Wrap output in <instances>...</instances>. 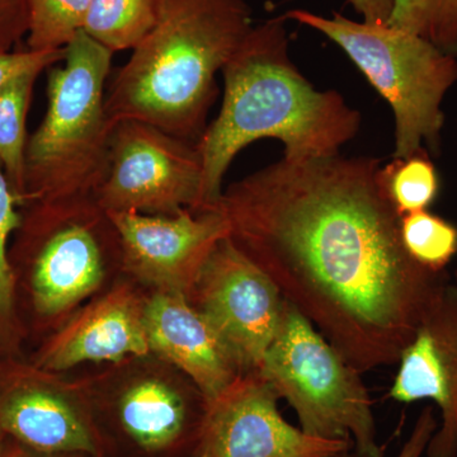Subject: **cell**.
I'll use <instances>...</instances> for the list:
<instances>
[{
	"instance_id": "obj_1",
	"label": "cell",
	"mask_w": 457,
	"mask_h": 457,
	"mask_svg": "<svg viewBox=\"0 0 457 457\" xmlns=\"http://www.w3.org/2000/svg\"><path fill=\"white\" fill-rule=\"evenodd\" d=\"M215 207L228 239L361 374L398 363L449 282L405 251L371 156L282 158Z\"/></svg>"
},
{
	"instance_id": "obj_2",
	"label": "cell",
	"mask_w": 457,
	"mask_h": 457,
	"mask_svg": "<svg viewBox=\"0 0 457 457\" xmlns=\"http://www.w3.org/2000/svg\"><path fill=\"white\" fill-rule=\"evenodd\" d=\"M286 22L282 14L254 26L222 69L220 111L197 143L203 210L218 204L228 167L249 144L278 140L282 158L305 161L341 154L359 134V111L337 90L314 88L294 64Z\"/></svg>"
},
{
	"instance_id": "obj_3",
	"label": "cell",
	"mask_w": 457,
	"mask_h": 457,
	"mask_svg": "<svg viewBox=\"0 0 457 457\" xmlns=\"http://www.w3.org/2000/svg\"><path fill=\"white\" fill-rule=\"evenodd\" d=\"M253 27L245 0H159L155 25L107 84L111 129L135 120L197 144L216 75Z\"/></svg>"
},
{
	"instance_id": "obj_4",
	"label": "cell",
	"mask_w": 457,
	"mask_h": 457,
	"mask_svg": "<svg viewBox=\"0 0 457 457\" xmlns=\"http://www.w3.org/2000/svg\"><path fill=\"white\" fill-rule=\"evenodd\" d=\"M9 246L18 294L33 329L47 337L80 306L122 278V249L110 213L95 196L22 207Z\"/></svg>"
},
{
	"instance_id": "obj_5",
	"label": "cell",
	"mask_w": 457,
	"mask_h": 457,
	"mask_svg": "<svg viewBox=\"0 0 457 457\" xmlns=\"http://www.w3.org/2000/svg\"><path fill=\"white\" fill-rule=\"evenodd\" d=\"M112 56L82 29L65 47L64 65L51 69L46 113L27 141L25 204L95 196L112 131L104 104Z\"/></svg>"
},
{
	"instance_id": "obj_6",
	"label": "cell",
	"mask_w": 457,
	"mask_h": 457,
	"mask_svg": "<svg viewBox=\"0 0 457 457\" xmlns=\"http://www.w3.org/2000/svg\"><path fill=\"white\" fill-rule=\"evenodd\" d=\"M284 17L326 36L392 107L393 159L441 153L442 104L457 83V57L432 42L390 25L353 21L333 12L326 17L291 9Z\"/></svg>"
},
{
	"instance_id": "obj_7",
	"label": "cell",
	"mask_w": 457,
	"mask_h": 457,
	"mask_svg": "<svg viewBox=\"0 0 457 457\" xmlns=\"http://www.w3.org/2000/svg\"><path fill=\"white\" fill-rule=\"evenodd\" d=\"M257 372L294 409L303 432L351 441L361 457H384L362 374L286 300L278 332Z\"/></svg>"
},
{
	"instance_id": "obj_8",
	"label": "cell",
	"mask_w": 457,
	"mask_h": 457,
	"mask_svg": "<svg viewBox=\"0 0 457 457\" xmlns=\"http://www.w3.org/2000/svg\"><path fill=\"white\" fill-rule=\"evenodd\" d=\"M78 376L110 457H192L207 400L191 378L153 353Z\"/></svg>"
},
{
	"instance_id": "obj_9",
	"label": "cell",
	"mask_w": 457,
	"mask_h": 457,
	"mask_svg": "<svg viewBox=\"0 0 457 457\" xmlns=\"http://www.w3.org/2000/svg\"><path fill=\"white\" fill-rule=\"evenodd\" d=\"M203 179L197 144L123 120L111 131L107 170L95 198L107 212H201Z\"/></svg>"
},
{
	"instance_id": "obj_10",
	"label": "cell",
	"mask_w": 457,
	"mask_h": 457,
	"mask_svg": "<svg viewBox=\"0 0 457 457\" xmlns=\"http://www.w3.org/2000/svg\"><path fill=\"white\" fill-rule=\"evenodd\" d=\"M0 429L37 453L110 457L79 378L20 359L2 361Z\"/></svg>"
},
{
	"instance_id": "obj_11",
	"label": "cell",
	"mask_w": 457,
	"mask_h": 457,
	"mask_svg": "<svg viewBox=\"0 0 457 457\" xmlns=\"http://www.w3.org/2000/svg\"><path fill=\"white\" fill-rule=\"evenodd\" d=\"M187 300L227 343L243 371H257L278 332L285 297L228 237L213 248Z\"/></svg>"
},
{
	"instance_id": "obj_12",
	"label": "cell",
	"mask_w": 457,
	"mask_h": 457,
	"mask_svg": "<svg viewBox=\"0 0 457 457\" xmlns=\"http://www.w3.org/2000/svg\"><path fill=\"white\" fill-rule=\"evenodd\" d=\"M278 396L257 371L246 372L207 402L192 457H333L351 441L314 437L284 420Z\"/></svg>"
},
{
	"instance_id": "obj_13",
	"label": "cell",
	"mask_w": 457,
	"mask_h": 457,
	"mask_svg": "<svg viewBox=\"0 0 457 457\" xmlns=\"http://www.w3.org/2000/svg\"><path fill=\"white\" fill-rule=\"evenodd\" d=\"M108 213L121 240L123 275L158 293L187 297L213 248L228 234L218 207L173 215Z\"/></svg>"
},
{
	"instance_id": "obj_14",
	"label": "cell",
	"mask_w": 457,
	"mask_h": 457,
	"mask_svg": "<svg viewBox=\"0 0 457 457\" xmlns=\"http://www.w3.org/2000/svg\"><path fill=\"white\" fill-rule=\"evenodd\" d=\"M149 293L123 275L45 337L31 362L65 374L86 363H113L150 353L145 328Z\"/></svg>"
},
{
	"instance_id": "obj_15",
	"label": "cell",
	"mask_w": 457,
	"mask_h": 457,
	"mask_svg": "<svg viewBox=\"0 0 457 457\" xmlns=\"http://www.w3.org/2000/svg\"><path fill=\"white\" fill-rule=\"evenodd\" d=\"M389 396L405 404L435 403L441 420L425 455L457 457V296L451 281L400 354Z\"/></svg>"
},
{
	"instance_id": "obj_16",
	"label": "cell",
	"mask_w": 457,
	"mask_h": 457,
	"mask_svg": "<svg viewBox=\"0 0 457 457\" xmlns=\"http://www.w3.org/2000/svg\"><path fill=\"white\" fill-rule=\"evenodd\" d=\"M145 328L150 353L191 378L207 402L246 374L227 343L183 295L150 291Z\"/></svg>"
},
{
	"instance_id": "obj_17",
	"label": "cell",
	"mask_w": 457,
	"mask_h": 457,
	"mask_svg": "<svg viewBox=\"0 0 457 457\" xmlns=\"http://www.w3.org/2000/svg\"><path fill=\"white\" fill-rule=\"evenodd\" d=\"M22 210L0 163V361L20 359L27 335L18 309L17 285L9 245L20 228Z\"/></svg>"
},
{
	"instance_id": "obj_18",
	"label": "cell",
	"mask_w": 457,
	"mask_h": 457,
	"mask_svg": "<svg viewBox=\"0 0 457 457\" xmlns=\"http://www.w3.org/2000/svg\"><path fill=\"white\" fill-rule=\"evenodd\" d=\"M42 71H29L0 89V163L22 209L26 200L27 114Z\"/></svg>"
},
{
	"instance_id": "obj_19",
	"label": "cell",
	"mask_w": 457,
	"mask_h": 457,
	"mask_svg": "<svg viewBox=\"0 0 457 457\" xmlns=\"http://www.w3.org/2000/svg\"><path fill=\"white\" fill-rule=\"evenodd\" d=\"M159 0H92L83 31L106 49L134 50L158 18Z\"/></svg>"
},
{
	"instance_id": "obj_20",
	"label": "cell",
	"mask_w": 457,
	"mask_h": 457,
	"mask_svg": "<svg viewBox=\"0 0 457 457\" xmlns=\"http://www.w3.org/2000/svg\"><path fill=\"white\" fill-rule=\"evenodd\" d=\"M429 156L420 152L381 167L385 189L400 218L428 210L438 196L440 179Z\"/></svg>"
},
{
	"instance_id": "obj_21",
	"label": "cell",
	"mask_w": 457,
	"mask_h": 457,
	"mask_svg": "<svg viewBox=\"0 0 457 457\" xmlns=\"http://www.w3.org/2000/svg\"><path fill=\"white\" fill-rule=\"evenodd\" d=\"M400 237L408 254L433 272H445L457 253V228L428 210L402 216Z\"/></svg>"
},
{
	"instance_id": "obj_22",
	"label": "cell",
	"mask_w": 457,
	"mask_h": 457,
	"mask_svg": "<svg viewBox=\"0 0 457 457\" xmlns=\"http://www.w3.org/2000/svg\"><path fill=\"white\" fill-rule=\"evenodd\" d=\"M92 0H29L27 49L64 50L78 32Z\"/></svg>"
},
{
	"instance_id": "obj_23",
	"label": "cell",
	"mask_w": 457,
	"mask_h": 457,
	"mask_svg": "<svg viewBox=\"0 0 457 457\" xmlns=\"http://www.w3.org/2000/svg\"><path fill=\"white\" fill-rule=\"evenodd\" d=\"M387 25L420 36L457 57V0H394Z\"/></svg>"
},
{
	"instance_id": "obj_24",
	"label": "cell",
	"mask_w": 457,
	"mask_h": 457,
	"mask_svg": "<svg viewBox=\"0 0 457 457\" xmlns=\"http://www.w3.org/2000/svg\"><path fill=\"white\" fill-rule=\"evenodd\" d=\"M65 49L55 51H8L0 53V89L29 71H44L64 60Z\"/></svg>"
},
{
	"instance_id": "obj_25",
	"label": "cell",
	"mask_w": 457,
	"mask_h": 457,
	"mask_svg": "<svg viewBox=\"0 0 457 457\" xmlns=\"http://www.w3.org/2000/svg\"><path fill=\"white\" fill-rule=\"evenodd\" d=\"M29 33V0H0V53L13 51Z\"/></svg>"
},
{
	"instance_id": "obj_26",
	"label": "cell",
	"mask_w": 457,
	"mask_h": 457,
	"mask_svg": "<svg viewBox=\"0 0 457 457\" xmlns=\"http://www.w3.org/2000/svg\"><path fill=\"white\" fill-rule=\"evenodd\" d=\"M438 427V420L436 418L435 408L432 405L423 408L420 416L417 417L413 429L409 435L408 440L403 445L396 457H422L426 453L428 442L431 440L433 433ZM333 457H361L353 450L347 453H339Z\"/></svg>"
},
{
	"instance_id": "obj_27",
	"label": "cell",
	"mask_w": 457,
	"mask_h": 457,
	"mask_svg": "<svg viewBox=\"0 0 457 457\" xmlns=\"http://www.w3.org/2000/svg\"><path fill=\"white\" fill-rule=\"evenodd\" d=\"M363 22L387 25L392 17L394 0H350Z\"/></svg>"
},
{
	"instance_id": "obj_28",
	"label": "cell",
	"mask_w": 457,
	"mask_h": 457,
	"mask_svg": "<svg viewBox=\"0 0 457 457\" xmlns=\"http://www.w3.org/2000/svg\"><path fill=\"white\" fill-rule=\"evenodd\" d=\"M0 457H89L82 455V453H44L37 451L29 449L18 442L7 438L4 446L0 451Z\"/></svg>"
},
{
	"instance_id": "obj_29",
	"label": "cell",
	"mask_w": 457,
	"mask_h": 457,
	"mask_svg": "<svg viewBox=\"0 0 457 457\" xmlns=\"http://www.w3.org/2000/svg\"><path fill=\"white\" fill-rule=\"evenodd\" d=\"M7 436H5L4 433L2 432V429H0V451H2L5 442H7Z\"/></svg>"
},
{
	"instance_id": "obj_30",
	"label": "cell",
	"mask_w": 457,
	"mask_h": 457,
	"mask_svg": "<svg viewBox=\"0 0 457 457\" xmlns=\"http://www.w3.org/2000/svg\"><path fill=\"white\" fill-rule=\"evenodd\" d=\"M451 284H453V290H455L457 296V269L455 270V276H453V281L451 282Z\"/></svg>"
},
{
	"instance_id": "obj_31",
	"label": "cell",
	"mask_w": 457,
	"mask_h": 457,
	"mask_svg": "<svg viewBox=\"0 0 457 457\" xmlns=\"http://www.w3.org/2000/svg\"><path fill=\"white\" fill-rule=\"evenodd\" d=\"M0 368H2V361H0Z\"/></svg>"
}]
</instances>
